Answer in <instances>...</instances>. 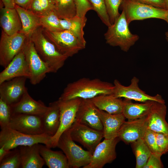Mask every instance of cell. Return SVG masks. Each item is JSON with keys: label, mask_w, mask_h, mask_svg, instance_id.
I'll use <instances>...</instances> for the list:
<instances>
[{"label": "cell", "mask_w": 168, "mask_h": 168, "mask_svg": "<svg viewBox=\"0 0 168 168\" xmlns=\"http://www.w3.org/2000/svg\"><path fill=\"white\" fill-rule=\"evenodd\" d=\"M162 155L159 153H152L143 168H162L164 166L161 160Z\"/></svg>", "instance_id": "ab89813d"}, {"label": "cell", "mask_w": 168, "mask_h": 168, "mask_svg": "<svg viewBox=\"0 0 168 168\" xmlns=\"http://www.w3.org/2000/svg\"><path fill=\"white\" fill-rule=\"evenodd\" d=\"M15 8L17 12L21 21L22 28L21 32L28 38L38 28L41 26L40 17L29 10L25 9L16 5Z\"/></svg>", "instance_id": "83f0119b"}, {"label": "cell", "mask_w": 168, "mask_h": 168, "mask_svg": "<svg viewBox=\"0 0 168 168\" xmlns=\"http://www.w3.org/2000/svg\"><path fill=\"white\" fill-rule=\"evenodd\" d=\"M120 140L118 137L112 139H105L96 147L90 163L83 168H102L116 158L115 148Z\"/></svg>", "instance_id": "4fadbf2b"}, {"label": "cell", "mask_w": 168, "mask_h": 168, "mask_svg": "<svg viewBox=\"0 0 168 168\" xmlns=\"http://www.w3.org/2000/svg\"><path fill=\"white\" fill-rule=\"evenodd\" d=\"M73 140L81 144L93 154L104 138L103 132L97 130L75 121L69 128Z\"/></svg>", "instance_id": "8fae6325"}, {"label": "cell", "mask_w": 168, "mask_h": 168, "mask_svg": "<svg viewBox=\"0 0 168 168\" xmlns=\"http://www.w3.org/2000/svg\"><path fill=\"white\" fill-rule=\"evenodd\" d=\"M25 77L14 78L0 84V97L11 105L17 103L27 88Z\"/></svg>", "instance_id": "e0dca14e"}, {"label": "cell", "mask_w": 168, "mask_h": 168, "mask_svg": "<svg viewBox=\"0 0 168 168\" xmlns=\"http://www.w3.org/2000/svg\"><path fill=\"white\" fill-rule=\"evenodd\" d=\"M60 21L64 30L71 32L82 42L86 44L83 30L87 21L86 17L82 18L76 15L70 18L60 19Z\"/></svg>", "instance_id": "f1b7e54d"}, {"label": "cell", "mask_w": 168, "mask_h": 168, "mask_svg": "<svg viewBox=\"0 0 168 168\" xmlns=\"http://www.w3.org/2000/svg\"><path fill=\"white\" fill-rule=\"evenodd\" d=\"M156 142L161 153L162 155L168 152V135L156 133Z\"/></svg>", "instance_id": "60d3db41"}, {"label": "cell", "mask_w": 168, "mask_h": 168, "mask_svg": "<svg viewBox=\"0 0 168 168\" xmlns=\"http://www.w3.org/2000/svg\"><path fill=\"white\" fill-rule=\"evenodd\" d=\"M50 148L40 144V154L49 168H70L65 155L61 151H53Z\"/></svg>", "instance_id": "4316f807"}, {"label": "cell", "mask_w": 168, "mask_h": 168, "mask_svg": "<svg viewBox=\"0 0 168 168\" xmlns=\"http://www.w3.org/2000/svg\"><path fill=\"white\" fill-rule=\"evenodd\" d=\"M0 168H21V160L19 148H16L0 161Z\"/></svg>", "instance_id": "836d02e7"}, {"label": "cell", "mask_w": 168, "mask_h": 168, "mask_svg": "<svg viewBox=\"0 0 168 168\" xmlns=\"http://www.w3.org/2000/svg\"><path fill=\"white\" fill-rule=\"evenodd\" d=\"M0 12V25L5 33L11 35L21 31V21L15 8H10L1 7Z\"/></svg>", "instance_id": "7402d4cb"}, {"label": "cell", "mask_w": 168, "mask_h": 168, "mask_svg": "<svg viewBox=\"0 0 168 168\" xmlns=\"http://www.w3.org/2000/svg\"><path fill=\"white\" fill-rule=\"evenodd\" d=\"M136 158V168H143L152 152L143 138H140L131 143Z\"/></svg>", "instance_id": "f546056e"}, {"label": "cell", "mask_w": 168, "mask_h": 168, "mask_svg": "<svg viewBox=\"0 0 168 168\" xmlns=\"http://www.w3.org/2000/svg\"><path fill=\"white\" fill-rule=\"evenodd\" d=\"M139 79L133 77L131 80L130 85L125 86L118 80L115 79L114 82V88L112 95L117 98H124L142 102L149 101L165 102L164 99L159 94L151 96L146 93L139 87Z\"/></svg>", "instance_id": "30bf717a"}, {"label": "cell", "mask_w": 168, "mask_h": 168, "mask_svg": "<svg viewBox=\"0 0 168 168\" xmlns=\"http://www.w3.org/2000/svg\"><path fill=\"white\" fill-rule=\"evenodd\" d=\"M42 60L50 67L52 72H56L62 68L68 57L60 53L44 35L40 26L29 37Z\"/></svg>", "instance_id": "7a4b0ae2"}, {"label": "cell", "mask_w": 168, "mask_h": 168, "mask_svg": "<svg viewBox=\"0 0 168 168\" xmlns=\"http://www.w3.org/2000/svg\"><path fill=\"white\" fill-rule=\"evenodd\" d=\"M43 31L46 38L57 50L68 58L72 56L86 47V43L68 30L51 32L43 28Z\"/></svg>", "instance_id": "52a82bcc"}, {"label": "cell", "mask_w": 168, "mask_h": 168, "mask_svg": "<svg viewBox=\"0 0 168 168\" xmlns=\"http://www.w3.org/2000/svg\"><path fill=\"white\" fill-rule=\"evenodd\" d=\"M159 8L165 9L164 0H132Z\"/></svg>", "instance_id": "b9f144b4"}, {"label": "cell", "mask_w": 168, "mask_h": 168, "mask_svg": "<svg viewBox=\"0 0 168 168\" xmlns=\"http://www.w3.org/2000/svg\"><path fill=\"white\" fill-rule=\"evenodd\" d=\"M51 137L44 133L38 135H28L7 127L1 129L0 146L12 150L20 146L40 143L44 144L51 148Z\"/></svg>", "instance_id": "277c9868"}, {"label": "cell", "mask_w": 168, "mask_h": 168, "mask_svg": "<svg viewBox=\"0 0 168 168\" xmlns=\"http://www.w3.org/2000/svg\"><path fill=\"white\" fill-rule=\"evenodd\" d=\"M91 100L100 110L112 114L122 113L124 101L121 98L115 97L112 95H101Z\"/></svg>", "instance_id": "d4e9b609"}, {"label": "cell", "mask_w": 168, "mask_h": 168, "mask_svg": "<svg viewBox=\"0 0 168 168\" xmlns=\"http://www.w3.org/2000/svg\"><path fill=\"white\" fill-rule=\"evenodd\" d=\"M23 49L30 72L29 79L32 84L36 85L44 78L47 73L52 72V70L39 56L30 38H27Z\"/></svg>", "instance_id": "ba28073f"}, {"label": "cell", "mask_w": 168, "mask_h": 168, "mask_svg": "<svg viewBox=\"0 0 168 168\" xmlns=\"http://www.w3.org/2000/svg\"><path fill=\"white\" fill-rule=\"evenodd\" d=\"M4 7L6 8H15V0H1Z\"/></svg>", "instance_id": "ee69618b"}, {"label": "cell", "mask_w": 168, "mask_h": 168, "mask_svg": "<svg viewBox=\"0 0 168 168\" xmlns=\"http://www.w3.org/2000/svg\"><path fill=\"white\" fill-rule=\"evenodd\" d=\"M54 0H33L29 10L40 17L54 11Z\"/></svg>", "instance_id": "d6a6232c"}, {"label": "cell", "mask_w": 168, "mask_h": 168, "mask_svg": "<svg viewBox=\"0 0 168 168\" xmlns=\"http://www.w3.org/2000/svg\"><path fill=\"white\" fill-rule=\"evenodd\" d=\"M57 147L63 152L66 156L70 168L84 167L91 162L92 153L86 151L77 145L72 138L69 128L60 136Z\"/></svg>", "instance_id": "5b68a950"}, {"label": "cell", "mask_w": 168, "mask_h": 168, "mask_svg": "<svg viewBox=\"0 0 168 168\" xmlns=\"http://www.w3.org/2000/svg\"><path fill=\"white\" fill-rule=\"evenodd\" d=\"M60 110L58 101L50 103L49 109L42 117L44 133L52 137L60 124Z\"/></svg>", "instance_id": "cb8c5ba5"}, {"label": "cell", "mask_w": 168, "mask_h": 168, "mask_svg": "<svg viewBox=\"0 0 168 168\" xmlns=\"http://www.w3.org/2000/svg\"><path fill=\"white\" fill-rule=\"evenodd\" d=\"M12 114L11 105L0 97V125L1 129L8 127Z\"/></svg>", "instance_id": "d590c367"}, {"label": "cell", "mask_w": 168, "mask_h": 168, "mask_svg": "<svg viewBox=\"0 0 168 168\" xmlns=\"http://www.w3.org/2000/svg\"><path fill=\"white\" fill-rule=\"evenodd\" d=\"M12 114H23L42 117L49 109L41 100L36 101L29 94L27 89L20 100L11 105Z\"/></svg>", "instance_id": "ffe728a7"}, {"label": "cell", "mask_w": 168, "mask_h": 168, "mask_svg": "<svg viewBox=\"0 0 168 168\" xmlns=\"http://www.w3.org/2000/svg\"><path fill=\"white\" fill-rule=\"evenodd\" d=\"M166 112L165 102L154 101L147 116V129L168 135V123L166 120Z\"/></svg>", "instance_id": "d6986e66"}, {"label": "cell", "mask_w": 168, "mask_h": 168, "mask_svg": "<svg viewBox=\"0 0 168 168\" xmlns=\"http://www.w3.org/2000/svg\"><path fill=\"white\" fill-rule=\"evenodd\" d=\"M122 0H105L107 12L110 23L113 24L120 14L119 9Z\"/></svg>", "instance_id": "8d00e7d4"}, {"label": "cell", "mask_w": 168, "mask_h": 168, "mask_svg": "<svg viewBox=\"0 0 168 168\" xmlns=\"http://www.w3.org/2000/svg\"><path fill=\"white\" fill-rule=\"evenodd\" d=\"M27 37L20 32L9 35L2 30L0 40V65L5 68L24 48Z\"/></svg>", "instance_id": "9c48e42d"}, {"label": "cell", "mask_w": 168, "mask_h": 168, "mask_svg": "<svg viewBox=\"0 0 168 168\" xmlns=\"http://www.w3.org/2000/svg\"><path fill=\"white\" fill-rule=\"evenodd\" d=\"M30 76L28 66L23 49L0 72V84L17 77H25L29 79Z\"/></svg>", "instance_id": "ac0fdd59"}, {"label": "cell", "mask_w": 168, "mask_h": 168, "mask_svg": "<svg viewBox=\"0 0 168 168\" xmlns=\"http://www.w3.org/2000/svg\"><path fill=\"white\" fill-rule=\"evenodd\" d=\"M11 150L7 149L3 146H0V161L10 152Z\"/></svg>", "instance_id": "f6af8a7d"}, {"label": "cell", "mask_w": 168, "mask_h": 168, "mask_svg": "<svg viewBox=\"0 0 168 168\" xmlns=\"http://www.w3.org/2000/svg\"><path fill=\"white\" fill-rule=\"evenodd\" d=\"M102 22L108 27L111 25L107 12L105 0H88Z\"/></svg>", "instance_id": "e575fe53"}, {"label": "cell", "mask_w": 168, "mask_h": 168, "mask_svg": "<svg viewBox=\"0 0 168 168\" xmlns=\"http://www.w3.org/2000/svg\"><path fill=\"white\" fill-rule=\"evenodd\" d=\"M81 100L80 98H76L67 100L58 99L57 100L60 110V124L58 131L51 138L52 148L57 147L60 136L75 121L76 113Z\"/></svg>", "instance_id": "7c38bea8"}, {"label": "cell", "mask_w": 168, "mask_h": 168, "mask_svg": "<svg viewBox=\"0 0 168 168\" xmlns=\"http://www.w3.org/2000/svg\"><path fill=\"white\" fill-rule=\"evenodd\" d=\"M75 121L94 129L103 132V126L91 99H81Z\"/></svg>", "instance_id": "2e32d148"}, {"label": "cell", "mask_w": 168, "mask_h": 168, "mask_svg": "<svg viewBox=\"0 0 168 168\" xmlns=\"http://www.w3.org/2000/svg\"><path fill=\"white\" fill-rule=\"evenodd\" d=\"M76 10V16L83 18L87 12L93 10V8L88 0H73Z\"/></svg>", "instance_id": "f35d334b"}, {"label": "cell", "mask_w": 168, "mask_h": 168, "mask_svg": "<svg viewBox=\"0 0 168 168\" xmlns=\"http://www.w3.org/2000/svg\"><path fill=\"white\" fill-rule=\"evenodd\" d=\"M120 8L125 14L128 24L135 20L150 18L166 21L168 10L141 3L132 0H122Z\"/></svg>", "instance_id": "8992f818"}, {"label": "cell", "mask_w": 168, "mask_h": 168, "mask_svg": "<svg viewBox=\"0 0 168 168\" xmlns=\"http://www.w3.org/2000/svg\"><path fill=\"white\" fill-rule=\"evenodd\" d=\"M40 143L18 147L22 168H42L45 164L39 150Z\"/></svg>", "instance_id": "603a6c76"}, {"label": "cell", "mask_w": 168, "mask_h": 168, "mask_svg": "<svg viewBox=\"0 0 168 168\" xmlns=\"http://www.w3.org/2000/svg\"><path fill=\"white\" fill-rule=\"evenodd\" d=\"M124 12L120 14L114 23L108 27L104 34L106 42L111 46L119 47L125 52H128L139 40V36L131 33Z\"/></svg>", "instance_id": "3957f363"}, {"label": "cell", "mask_w": 168, "mask_h": 168, "mask_svg": "<svg viewBox=\"0 0 168 168\" xmlns=\"http://www.w3.org/2000/svg\"><path fill=\"white\" fill-rule=\"evenodd\" d=\"M54 11L60 19L70 18L76 15L73 0H54Z\"/></svg>", "instance_id": "4dcf8cb0"}, {"label": "cell", "mask_w": 168, "mask_h": 168, "mask_svg": "<svg viewBox=\"0 0 168 168\" xmlns=\"http://www.w3.org/2000/svg\"><path fill=\"white\" fill-rule=\"evenodd\" d=\"M96 111L103 126L105 139H112L118 137L119 132L126 119L123 114H112L96 107Z\"/></svg>", "instance_id": "44dd1931"}, {"label": "cell", "mask_w": 168, "mask_h": 168, "mask_svg": "<svg viewBox=\"0 0 168 168\" xmlns=\"http://www.w3.org/2000/svg\"><path fill=\"white\" fill-rule=\"evenodd\" d=\"M123 101L122 113L128 120H133L147 116L155 101L133 103L130 100L124 99Z\"/></svg>", "instance_id": "484cf974"}, {"label": "cell", "mask_w": 168, "mask_h": 168, "mask_svg": "<svg viewBox=\"0 0 168 168\" xmlns=\"http://www.w3.org/2000/svg\"><path fill=\"white\" fill-rule=\"evenodd\" d=\"M143 139L152 153L161 154L157 145L155 132L147 129Z\"/></svg>", "instance_id": "74e56055"}, {"label": "cell", "mask_w": 168, "mask_h": 168, "mask_svg": "<svg viewBox=\"0 0 168 168\" xmlns=\"http://www.w3.org/2000/svg\"><path fill=\"white\" fill-rule=\"evenodd\" d=\"M60 19L54 11L40 17L41 26L44 29L51 32L64 30L61 24Z\"/></svg>", "instance_id": "1f68e13d"}, {"label": "cell", "mask_w": 168, "mask_h": 168, "mask_svg": "<svg viewBox=\"0 0 168 168\" xmlns=\"http://www.w3.org/2000/svg\"><path fill=\"white\" fill-rule=\"evenodd\" d=\"M114 88V84L99 79L83 77L68 84L58 99H91L100 95H112Z\"/></svg>", "instance_id": "6da1fadb"}, {"label": "cell", "mask_w": 168, "mask_h": 168, "mask_svg": "<svg viewBox=\"0 0 168 168\" xmlns=\"http://www.w3.org/2000/svg\"><path fill=\"white\" fill-rule=\"evenodd\" d=\"M166 21L167 23L168 24V11L166 17ZM165 35L166 36V39L167 41H168V30L166 32Z\"/></svg>", "instance_id": "bcb514c9"}, {"label": "cell", "mask_w": 168, "mask_h": 168, "mask_svg": "<svg viewBox=\"0 0 168 168\" xmlns=\"http://www.w3.org/2000/svg\"><path fill=\"white\" fill-rule=\"evenodd\" d=\"M147 116L125 121L118 134L120 140L128 144L140 138H143L147 129Z\"/></svg>", "instance_id": "9a60e30c"}, {"label": "cell", "mask_w": 168, "mask_h": 168, "mask_svg": "<svg viewBox=\"0 0 168 168\" xmlns=\"http://www.w3.org/2000/svg\"><path fill=\"white\" fill-rule=\"evenodd\" d=\"M33 0H15L16 5L25 9L29 10Z\"/></svg>", "instance_id": "7bdbcfd3"}, {"label": "cell", "mask_w": 168, "mask_h": 168, "mask_svg": "<svg viewBox=\"0 0 168 168\" xmlns=\"http://www.w3.org/2000/svg\"><path fill=\"white\" fill-rule=\"evenodd\" d=\"M8 127L28 135H38L44 133L42 117L37 115L13 114Z\"/></svg>", "instance_id": "5bb4252c"}, {"label": "cell", "mask_w": 168, "mask_h": 168, "mask_svg": "<svg viewBox=\"0 0 168 168\" xmlns=\"http://www.w3.org/2000/svg\"><path fill=\"white\" fill-rule=\"evenodd\" d=\"M166 10L168 11V0H164Z\"/></svg>", "instance_id": "7dc6e473"}]
</instances>
